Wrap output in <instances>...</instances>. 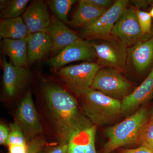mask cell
Wrapping results in <instances>:
<instances>
[{
    "instance_id": "cell-19",
    "label": "cell",
    "mask_w": 153,
    "mask_h": 153,
    "mask_svg": "<svg viewBox=\"0 0 153 153\" xmlns=\"http://www.w3.org/2000/svg\"><path fill=\"white\" fill-rule=\"evenodd\" d=\"M30 34L22 17L1 20V39H23L27 38Z\"/></svg>"
},
{
    "instance_id": "cell-17",
    "label": "cell",
    "mask_w": 153,
    "mask_h": 153,
    "mask_svg": "<svg viewBox=\"0 0 153 153\" xmlns=\"http://www.w3.org/2000/svg\"><path fill=\"white\" fill-rule=\"evenodd\" d=\"M1 49L4 55L9 57L13 65L27 68L28 52L27 38L21 39H3Z\"/></svg>"
},
{
    "instance_id": "cell-7",
    "label": "cell",
    "mask_w": 153,
    "mask_h": 153,
    "mask_svg": "<svg viewBox=\"0 0 153 153\" xmlns=\"http://www.w3.org/2000/svg\"><path fill=\"white\" fill-rule=\"evenodd\" d=\"M97 63L101 68H114L124 72L128 62V46L113 38L97 44L92 43Z\"/></svg>"
},
{
    "instance_id": "cell-8",
    "label": "cell",
    "mask_w": 153,
    "mask_h": 153,
    "mask_svg": "<svg viewBox=\"0 0 153 153\" xmlns=\"http://www.w3.org/2000/svg\"><path fill=\"white\" fill-rule=\"evenodd\" d=\"M128 3L127 0L115 1L113 5L95 22L82 29L81 37L102 41L112 38L111 33L114 26L127 7Z\"/></svg>"
},
{
    "instance_id": "cell-14",
    "label": "cell",
    "mask_w": 153,
    "mask_h": 153,
    "mask_svg": "<svg viewBox=\"0 0 153 153\" xmlns=\"http://www.w3.org/2000/svg\"><path fill=\"white\" fill-rule=\"evenodd\" d=\"M153 97V66L145 80L121 101L122 113L130 114Z\"/></svg>"
},
{
    "instance_id": "cell-36",
    "label": "cell",
    "mask_w": 153,
    "mask_h": 153,
    "mask_svg": "<svg viewBox=\"0 0 153 153\" xmlns=\"http://www.w3.org/2000/svg\"><path fill=\"white\" fill-rule=\"evenodd\" d=\"M150 118H151L153 119V109L152 110V114H151V116Z\"/></svg>"
},
{
    "instance_id": "cell-25",
    "label": "cell",
    "mask_w": 153,
    "mask_h": 153,
    "mask_svg": "<svg viewBox=\"0 0 153 153\" xmlns=\"http://www.w3.org/2000/svg\"><path fill=\"white\" fill-rule=\"evenodd\" d=\"M141 30L144 35L152 34V17L149 13L134 8Z\"/></svg>"
},
{
    "instance_id": "cell-3",
    "label": "cell",
    "mask_w": 153,
    "mask_h": 153,
    "mask_svg": "<svg viewBox=\"0 0 153 153\" xmlns=\"http://www.w3.org/2000/svg\"><path fill=\"white\" fill-rule=\"evenodd\" d=\"M149 119L147 109L141 108L123 121L107 128L108 140L102 153H111L121 147L138 143L141 130Z\"/></svg>"
},
{
    "instance_id": "cell-9",
    "label": "cell",
    "mask_w": 153,
    "mask_h": 153,
    "mask_svg": "<svg viewBox=\"0 0 153 153\" xmlns=\"http://www.w3.org/2000/svg\"><path fill=\"white\" fill-rule=\"evenodd\" d=\"M1 63L3 69V97L6 100H12L27 86L32 79V74L27 68L14 66L4 57Z\"/></svg>"
},
{
    "instance_id": "cell-29",
    "label": "cell",
    "mask_w": 153,
    "mask_h": 153,
    "mask_svg": "<svg viewBox=\"0 0 153 153\" xmlns=\"http://www.w3.org/2000/svg\"><path fill=\"white\" fill-rule=\"evenodd\" d=\"M10 128L5 124L1 123L0 125V144L7 146L10 137Z\"/></svg>"
},
{
    "instance_id": "cell-4",
    "label": "cell",
    "mask_w": 153,
    "mask_h": 153,
    "mask_svg": "<svg viewBox=\"0 0 153 153\" xmlns=\"http://www.w3.org/2000/svg\"><path fill=\"white\" fill-rule=\"evenodd\" d=\"M101 68L97 63L84 62L64 66L57 70V74L65 87L78 96L91 87L96 75Z\"/></svg>"
},
{
    "instance_id": "cell-13",
    "label": "cell",
    "mask_w": 153,
    "mask_h": 153,
    "mask_svg": "<svg viewBox=\"0 0 153 153\" xmlns=\"http://www.w3.org/2000/svg\"><path fill=\"white\" fill-rule=\"evenodd\" d=\"M22 18L30 34L42 32L48 28L51 23V16L47 4L40 0L31 2Z\"/></svg>"
},
{
    "instance_id": "cell-16",
    "label": "cell",
    "mask_w": 153,
    "mask_h": 153,
    "mask_svg": "<svg viewBox=\"0 0 153 153\" xmlns=\"http://www.w3.org/2000/svg\"><path fill=\"white\" fill-rule=\"evenodd\" d=\"M27 44L28 65L41 60L52 51V40L44 32L30 33L27 37Z\"/></svg>"
},
{
    "instance_id": "cell-2",
    "label": "cell",
    "mask_w": 153,
    "mask_h": 153,
    "mask_svg": "<svg viewBox=\"0 0 153 153\" xmlns=\"http://www.w3.org/2000/svg\"><path fill=\"white\" fill-rule=\"evenodd\" d=\"M77 97L82 112L94 125L101 126L111 123L122 114L121 101L91 88Z\"/></svg>"
},
{
    "instance_id": "cell-22",
    "label": "cell",
    "mask_w": 153,
    "mask_h": 153,
    "mask_svg": "<svg viewBox=\"0 0 153 153\" xmlns=\"http://www.w3.org/2000/svg\"><path fill=\"white\" fill-rule=\"evenodd\" d=\"M86 129L75 134L71 137L68 143L67 153H85Z\"/></svg>"
},
{
    "instance_id": "cell-24",
    "label": "cell",
    "mask_w": 153,
    "mask_h": 153,
    "mask_svg": "<svg viewBox=\"0 0 153 153\" xmlns=\"http://www.w3.org/2000/svg\"><path fill=\"white\" fill-rule=\"evenodd\" d=\"M9 127L10 134L7 146L10 144H27L22 129L15 121L10 124Z\"/></svg>"
},
{
    "instance_id": "cell-20",
    "label": "cell",
    "mask_w": 153,
    "mask_h": 153,
    "mask_svg": "<svg viewBox=\"0 0 153 153\" xmlns=\"http://www.w3.org/2000/svg\"><path fill=\"white\" fill-rule=\"evenodd\" d=\"M76 1V0H50L47 1V3L57 19L65 24H68V12Z\"/></svg>"
},
{
    "instance_id": "cell-18",
    "label": "cell",
    "mask_w": 153,
    "mask_h": 153,
    "mask_svg": "<svg viewBox=\"0 0 153 153\" xmlns=\"http://www.w3.org/2000/svg\"><path fill=\"white\" fill-rule=\"evenodd\" d=\"M106 10L89 2L87 0L79 1L68 24L72 27L83 29L95 22Z\"/></svg>"
},
{
    "instance_id": "cell-10",
    "label": "cell",
    "mask_w": 153,
    "mask_h": 153,
    "mask_svg": "<svg viewBox=\"0 0 153 153\" xmlns=\"http://www.w3.org/2000/svg\"><path fill=\"white\" fill-rule=\"evenodd\" d=\"M111 35L129 47L153 36L152 33L149 35L143 34L134 8L127 7L115 24Z\"/></svg>"
},
{
    "instance_id": "cell-1",
    "label": "cell",
    "mask_w": 153,
    "mask_h": 153,
    "mask_svg": "<svg viewBox=\"0 0 153 153\" xmlns=\"http://www.w3.org/2000/svg\"><path fill=\"white\" fill-rule=\"evenodd\" d=\"M71 92L53 79L40 80L35 104L44 134L52 143H68L75 134L94 125Z\"/></svg>"
},
{
    "instance_id": "cell-35",
    "label": "cell",
    "mask_w": 153,
    "mask_h": 153,
    "mask_svg": "<svg viewBox=\"0 0 153 153\" xmlns=\"http://www.w3.org/2000/svg\"><path fill=\"white\" fill-rule=\"evenodd\" d=\"M149 13L150 14L151 17H152V18H153V7L151 9L150 11L149 12Z\"/></svg>"
},
{
    "instance_id": "cell-6",
    "label": "cell",
    "mask_w": 153,
    "mask_h": 153,
    "mask_svg": "<svg viewBox=\"0 0 153 153\" xmlns=\"http://www.w3.org/2000/svg\"><path fill=\"white\" fill-rule=\"evenodd\" d=\"M15 121L22 129L27 143L44 134L43 126L30 89L19 102L15 114Z\"/></svg>"
},
{
    "instance_id": "cell-21",
    "label": "cell",
    "mask_w": 153,
    "mask_h": 153,
    "mask_svg": "<svg viewBox=\"0 0 153 153\" xmlns=\"http://www.w3.org/2000/svg\"><path fill=\"white\" fill-rule=\"evenodd\" d=\"M30 1L29 0L9 1L5 8L1 11V19H9L20 17L25 12Z\"/></svg>"
},
{
    "instance_id": "cell-28",
    "label": "cell",
    "mask_w": 153,
    "mask_h": 153,
    "mask_svg": "<svg viewBox=\"0 0 153 153\" xmlns=\"http://www.w3.org/2000/svg\"><path fill=\"white\" fill-rule=\"evenodd\" d=\"M68 143H48L40 153H67Z\"/></svg>"
},
{
    "instance_id": "cell-23",
    "label": "cell",
    "mask_w": 153,
    "mask_h": 153,
    "mask_svg": "<svg viewBox=\"0 0 153 153\" xmlns=\"http://www.w3.org/2000/svg\"><path fill=\"white\" fill-rule=\"evenodd\" d=\"M138 143L153 151V119L149 118L141 130Z\"/></svg>"
},
{
    "instance_id": "cell-15",
    "label": "cell",
    "mask_w": 153,
    "mask_h": 153,
    "mask_svg": "<svg viewBox=\"0 0 153 153\" xmlns=\"http://www.w3.org/2000/svg\"><path fill=\"white\" fill-rule=\"evenodd\" d=\"M137 72L146 71L153 62V35L128 48V60Z\"/></svg>"
},
{
    "instance_id": "cell-30",
    "label": "cell",
    "mask_w": 153,
    "mask_h": 153,
    "mask_svg": "<svg viewBox=\"0 0 153 153\" xmlns=\"http://www.w3.org/2000/svg\"><path fill=\"white\" fill-rule=\"evenodd\" d=\"M7 146L9 153H27V144H10Z\"/></svg>"
},
{
    "instance_id": "cell-37",
    "label": "cell",
    "mask_w": 153,
    "mask_h": 153,
    "mask_svg": "<svg viewBox=\"0 0 153 153\" xmlns=\"http://www.w3.org/2000/svg\"><path fill=\"white\" fill-rule=\"evenodd\" d=\"M150 3L151 4H153V1H150Z\"/></svg>"
},
{
    "instance_id": "cell-38",
    "label": "cell",
    "mask_w": 153,
    "mask_h": 153,
    "mask_svg": "<svg viewBox=\"0 0 153 153\" xmlns=\"http://www.w3.org/2000/svg\"><path fill=\"white\" fill-rule=\"evenodd\" d=\"M152 33L153 35V29L152 30Z\"/></svg>"
},
{
    "instance_id": "cell-34",
    "label": "cell",
    "mask_w": 153,
    "mask_h": 153,
    "mask_svg": "<svg viewBox=\"0 0 153 153\" xmlns=\"http://www.w3.org/2000/svg\"><path fill=\"white\" fill-rule=\"evenodd\" d=\"M9 1L8 0H1L0 1V10L1 11L5 8L6 6L9 3Z\"/></svg>"
},
{
    "instance_id": "cell-32",
    "label": "cell",
    "mask_w": 153,
    "mask_h": 153,
    "mask_svg": "<svg viewBox=\"0 0 153 153\" xmlns=\"http://www.w3.org/2000/svg\"><path fill=\"white\" fill-rule=\"evenodd\" d=\"M120 153H153V151L144 146H140L139 147L130 149H122Z\"/></svg>"
},
{
    "instance_id": "cell-31",
    "label": "cell",
    "mask_w": 153,
    "mask_h": 153,
    "mask_svg": "<svg viewBox=\"0 0 153 153\" xmlns=\"http://www.w3.org/2000/svg\"><path fill=\"white\" fill-rule=\"evenodd\" d=\"M87 1H88L91 3L105 10H108L113 5L115 1H111V0H87Z\"/></svg>"
},
{
    "instance_id": "cell-5",
    "label": "cell",
    "mask_w": 153,
    "mask_h": 153,
    "mask_svg": "<svg viewBox=\"0 0 153 153\" xmlns=\"http://www.w3.org/2000/svg\"><path fill=\"white\" fill-rule=\"evenodd\" d=\"M91 88L122 101L131 93L132 85L120 71L103 67L97 72Z\"/></svg>"
},
{
    "instance_id": "cell-11",
    "label": "cell",
    "mask_w": 153,
    "mask_h": 153,
    "mask_svg": "<svg viewBox=\"0 0 153 153\" xmlns=\"http://www.w3.org/2000/svg\"><path fill=\"white\" fill-rule=\"evenodd\" d=\"M95 58L96 55L92 43L80 38L49 59L47 63L52 69L57 71L71 62L91 60Z\"/></svg>"
},
{
    "instance_id": "cell-26",
    "label": "cell",
    "mask_w": 153,
    "mask_h": 153,
    "mask_svg": "<svg viewBox=\"0 0 153 153\" xmlns=\"http://www.w3.org/2000/svg\"><path fill=\"white\" fill-rule=\"evenodd\" d=\"M97 126L93 125L86 129L85 153H97L96 150L95 139Z\"/></svg>"
},
{
    "instance_id": "cell-33",
    "label": "cell",
    "mask_w": 153,
    "mask_h": 153,
    "mask_svg": "<svg viewBox=\"0 0 153 153\" xmlns=\"http://www.w3.org/2000/svg\"><path fill=\"white\" fill-rule=\"evenodd\" d=\"M131 2L136 7L137 9L140 10L141 8H146L150 4L149 1H132Z\"/></svg>"
},
{
    "instance_id": "cell-27",
    "label": "cell",
    "mask_w": 153,
    "mask_h": 153,
    "mask_svg": "<svg viewBox=\"0 0 153 153\" xmlns=\"http://www.w3.org/2000/svg\"><path fill=\"white\" fill-rule=\"evenodd\" d=\"M47 143L44 134L36 137L28 142L27 153H40Z\"/></svg>"
},
{
    "instance_id": "cell-12",
    "label": "cell",
    "mask_w": 153,
    "mask_h": 153,
    "mask_svg": "<svg viewBox=\"0 0 153 153\" xmlns=\"http://www.w3.org/2000/svg\"><path fill=\"white\" fill-rule=\"evenodd\" d=\"M42 32L47 33L51 38L52 42L51 53L55 55L80 38L76 32L69 29L55 15L51 16L50 26Z\"/></svg>"
}]
</instances>
